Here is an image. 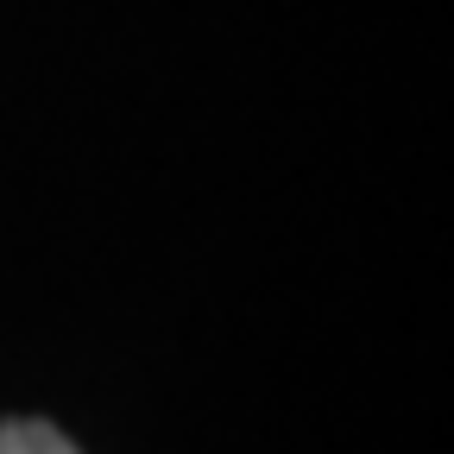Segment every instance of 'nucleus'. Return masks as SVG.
Returning <instances> with one entry per match:
<instances>
[{
	"label": "nucleus",
	"instance_id": "f257e3e1",
	"mask_svg": "<svg viewBox=\"0 0 454 454\" xmlns=\"http://www.w3.org/2000/svg\"><path fill=\"white\" fill-rule=\"evenodd\" d=\"M0 454H76V442H64L38 417H13V423H0Z\"/></svg>",
	"mask_w": 454,
	"mask_h": 454
}]
</instances>
